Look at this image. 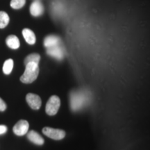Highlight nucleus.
<instances>
[{"label":"nucleus","mask_w":150,"mask_h":150,"mask_svg":"<svg viewBox=\"0 0 150 150\" xmlns=\"http://www.w3.org/2000/svg\"><path fill=\"white\" fill-rule=\"evenodd\" d=\"M70 107L73 111H76L84 107L89 102V96L86 92L73 91L70 93Z\"/></svg>","instance_id":"nucleus-1"},{"label":"nucleus","mask_w":150,"mask_h":150,"mask_svg":"<svg viewBox=\"0 0 150 150\" xmlns=\"http://www.w3.org/2000/svg\"><path fill=\"white\" fill-rule=\"evenodd\" d=\"M25 70L20 77V81L24 83H31L34 81L38 76V64L35 63H29L25 65Z\"/></svg>","instance_id":"nucleus-2"},{"label":"nucleus","mask_w":150,"mask_h":150,"mask_svg":"<svg viewBox=\"0 0 150 150\" xmlns=\"http://www.w3.org/2000/svg\"><path fill=\"white\" fill-rule=\"evenodd\" d=\"M60 106H61V100L59 97L56 95H53L49 99L46 104V113L49 115H54L57 113Z\"/></svg>","instance_id":"nucleus-3"},{"label":"nucleus","mask_w":150,"mask_h":150,"mask_svg":"<svg viewBox=\"0 0 150 150\" xmlns=\"http://www.w3.org/2000/svg\"><path fill=\"white\" fill-rule=\"evenodd\" d=\"M42 133L46 136L56 140L63 139L65 136V132L63 130L53 129L51 128V127H45V128H43Z\"/></svg>","instance_id":"nucleus-4"},{"label":"nucleus","mask_w":150,"mask_h":150,"mask_svg":"<svg viewBox=\"0 0 150 150\" xmlns=\"http://www.w3.org/2000/svg\"><path fill=\"white\" fill-rule=\"evenodd\" d=\"M29 124L27 120H21L18 121L15 126L13 127V131L14 134L18 136H22L24 135L27 134L29 131Z\"/></svg>","instance_id":"nucleus-5"},{"label":"nucleus","mask_w":150,"mask_h":150,"mask_svg":"<svg viewBox=\"0 0 150 150\" xmlns=\"http://www.w3.org/2000/svg\"><path fill=\"white\" fill-rule=\"evenodd\" d=\"M47 54L54 59L61 61L63 59L65 56V50L63 47L61 46V45H59L47 48Z\"/></svg>","instance_id":"nucleus-6"},{"label":"nucleus","mask_w":150,"mask_h":150,"mask_svg":"<svg viewBox=\"0 0 150 150\" xmlns=\"http://www.w3.org/2000/svg\"><path fill=\"white\" fill-rule=\"evenodd\" d=\"M26 100H27V102L29 105L30 107L34 110L39 109L40 108L41 104H42L40 97L35 94H27V96H26Z\"/></svg>","instance_id":"nucleus-7"},{"label":"nucleus","mask_w":150,"mask_h":150,"mask_svg":"<svg viewBox=\"0 0 150 150\" xmlns=\"http://www.w3.org/2000/svg\"><path fill=\"white\" fill-rule=\"evenodd\" d=\"M29 11L31 16L33 17H40L44 13V6L39 0H35L31 3Z\"/></svg>","instance_id":"nucleus-8"},{"label":"nucleus","mask_w":150,"mask_h":150,"mask_svg":"<svg viewBox=\"0 0 150 150\" xmlns=\"http://www.w3.org/2000/svg\"><path fill=\"white\" fill-rule=\"evenodd\" d=\"M61 38L56 35H47L44 40V46L46 48H50L52 47L61 45Z\"/></svg>","instance_id":"nucleus-9"},{"label":"nucleus","mask_w":150,"mask_h":150,"mask_svg":"<svg viewBox=\"0 0 150 150\" xmlns=\"http://www.w3.org/2000/svg\"><path fill=\"white\" fill-rule=\"evenodd\" d=\"M27 138L30 141L38 145H42L45 142V140L43 139L42 137L38 133H37L36 131L33 130L30 131L28 133Z\"/></svg>","instance_id":"nucleus-10"},{"label":"nucleus","mask_w":150,"mask_h":150,"mask_svg":"<svg viewBox=\"0 0 150 150\" xmlns=\"http://www.w3.org/2000/svg\"><path fill=\"white\" fill-rule=\"evenodd\" d=\"M22 35H23L24 38L25 39L26 42L28 44L32 45H34L35 42H36V38H35V33L31 29H27V28L24 29L22 30Z\"/></svg>","instance_id":"nucleus-11"},{"label":"nucleus","mask_w":150,"mask_h":150,"mask_svg":"<svg viewBox=\"0 0 150 150\" xmlns=\"http://www.w3.org/2000/svg\"><path fill=\"white\" fill-rule=\"evenodd\" d=\"M6 43L9 48L17 50L20 47V42L18 38L15 35H10L6 39Z\"/></svg>","instance_id":"nucleus-12"},{"label":"nucleus","mask_w":150,"mask_h":150,"mask_svg":"<svg viewBox=\"0 0 150 150\" xmlns=\"http://www.w3.org/2000/svg\"><path fill=\"white\" fill-rule=\"evenodd\" d=\"M13 65H14V62L13 60L9 59L8 60H6L4 62L3 65V72L5 74H10L11 72H12L13 68Z\"/></svg>","instance_id":"nucleus-13"},{"label":"nucleus","mask_w":150,"mask_h":150,"mask_svg":"<svg viewBox=\"0 0 150 150\" xmlns=\"http://www.w3.org/2000/svg\"><path fill=\"white\" fill-rule=\"evenodd\" d=\"M10 21L8 15L5 11H0V29H4L8 25Z\"/></svg>","instance_id":"nucleus-14"},{"label":"nucleus","mask_w":150,"mask_h":150,"mask_svg":"<svg viewBox=\"0 0 150 150\" xmlns=\"http://www.w3.org/2000/svg\"><path fill=\"white\" fill-rule=\"evenodd\" d=\"M40 60V56L38 54H31L28 55L24 59V65L29 63H35L38 64Z\"/></svg>","instance_id":"nucleus-15"},{"label":"nucleus","mask_w":150,"mask_h":150,"mask_svg":"<svg viewBox=\"0 0 150 150\" xmlns=\"http://www.w3.org/2000/svg\"><path fill=\"white\" fill-rule=\"evenodd\" d=\"M26 0H11V6L13 9H20L25 5Z\"/></svg>","instance_id":"nucleus-16"},{"label":"nucleus","mask_w":150,"mask_h":150,"mask_svg":"<svg viewBox=\"0 0 150 150\" xmlns=\"http://www.w3.org/2000/svg\"><path fill=\"white\" fill-rule=\"evenodd\" d=\"M6 109V104L0 97V111H4Z\"/></svg>","instance_id":"nucleus-17"},{"label":"nucleus","mask_w":150,"mask_h":150,"mask_svg":"<svg viewBox=\"0 0 150 150\" xmlns=\"http://www.w3.org/2000/svg\"><path fill=\"white\" fill-rule=\"evenodd\" d=\"M7 130H8V128H7L6 126H5V125H0V135L6 134Z\"/></svg>","instance_id":"nucleus-18"}]
</instances>
